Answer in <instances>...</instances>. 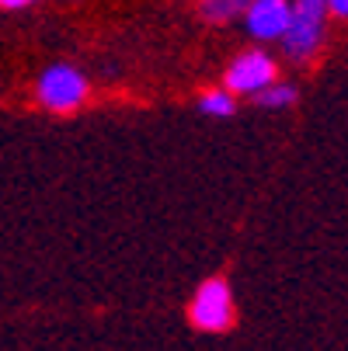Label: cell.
Segmentation results:
<instances>
[{
	"label": "cell",
	"mask_w": 348,
	"mask_h": 351,
	"mask_svg": "<svg viewBox=\"0 0 348 351\" xmlns=\"http://www.w3.org/2000/svg\"><path fill=\"white\" fill-rule=\"evenodd\" d=\"M324 21H327V0H296L292 14H289V28L282 35L286 56L292 63H307L324 38Z\"/></svg>",
	"instance_id": "cell-1"
},
{
	"label": "cell",
	"mask_w": 348,
	"mask_h": 351,
	"mask_svg": "<svg viewBox=\"0 0 348 351\" xmlns=\"http://www.w3.org/2000/svg\"><path fill=\"white\" fill-rule=\"evenodd\" d=\"M35 97H38V105L49 108V112H77L84 105V97H87V80L77 66H67V63H56V66H49L42 70L38 84H35Z\"/></svg>",
	"instance_id": "cell-2"
},
{
	"label": "cell",
	"mask_w": 348,
	"mask_h": 351,
	"mask_svg": "<svg viewBox=\"0 0 348 351\" xmlns=\"http://www.w3.org/2000/svg\"><path fill=\"white\" fill-rule=\"evenodd\" d=\"M188 313L198 330H227L233 324V295L227 278H206L198 285Z\"/></svg>",
	"instance_id": "cell-3"
},
{
	"label": "cell",
	"mask_w": 348,
	"mask_h": 351,
	"mask_svg": "<svg viewBox=\"0 0 348 351\" xmlns=\"http://www.w3.org/2000/svg\"><path fill=\"white\" fill-rule=\"evenodd\" d=\"M268 84H275V63H272L268 53H258V49L237 56L227 70V90L230 94H258Z\"/></svg>",
	"instance_id": "cell-4"
},
{
	"label": "cell",
	"mask_w": 348,
	"mask_h": 351,
	"mask_svg": "<svg viewBox=\"0 0 348 351\" xmlns=\"http://www.w3.org/2000/svg\"><path fill=\"white\" fill-rule=\"evenodd\" d=\"M289 14H292L289 0H251L240 18H244L247 32H251L258 42H275V38L286 35Z\"/></svg>",
	"instance_id": "cell-5"
},
{
	"label": "cell",
	"mask_w": 348,
	"mask_h": 351,
	"mask_svg": "<svg viewBox=\"0 0 348 351\" xmlns=\"http://www.w3.org/2000/svg\"><path fill=\"white\" fill-rule=\"evenodd\" d=\"M251 0H198V14L206 21H233L247 11Z\"/></svg>",
	"instance_id": "cell-6"
},
{
	"label": "cell",
	"mask_w": 348,
	"mask_h": 351,
	"mask_svg": "<svg viewBox=\"0 0 348 351\" xmlns=\"http://www.w3.org/2000/svg\"><path fill=\"white\" fill-rule=\"evenodd\" d=\"M255 101L265 105V108H286V105L296 101V87H289V84H268L265 90H258Z\"/></svg>",
	"instance_id": "cell-7"
},
{
	"label": "cell",
	"mask_w": 348,
	"mask_h": 351,
	"mask_svg": "<svg viewBox=\"0 0 348 351\" xmlns=\"http://www.w3.org/2000/svg\"><path fill=\"white\" fill-rule=\"evenodd\" d=\"M202 112L206 115H220V119L233 115V94L230 90H209V94H202Z\"/></svg>",
	"instance_id": "cell-8"
},
{
	"label": "cell",
	"mask_w": 348,
	"mask_h": 351,
	"mask_svg": "<svg viewBox=\"0 0 348 351\" xmlns=\"http://www.w3.org/2000/svg\"><path fill=\"white\" fill-rule=\"evenodd\" d=\"M327 14H334V18H348V0H327Z\"/></svg>",
	"instance_id": "cell-9"
},
{
	"label": "cell",
	"mask_w": 348,
	"mask_h": 351,
	"mask_svg": "<svg viewBox=\"0 0 348 351\" xmlns=\"http://www.w3.org/2000/svg\"><path fill=\"white\" fill-rule=\"evenodd\" d=\"M28 4H35V0H0V8H4V11H21Z\"/></svg>",
	"instance_id": "cell-10"
}]
</instances>
